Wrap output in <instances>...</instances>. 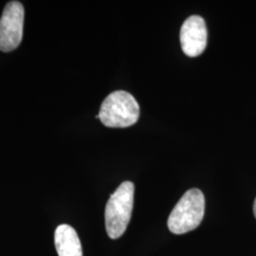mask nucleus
I'll return each instance as SVG.
<instances>
[{"label": "nucleus", "instance_id": "nucleus-1", "mask_svg": "<svg viewBox=\"0 0 256 256\" xmlns=\"http://www.w3.org/2000/svg\"><path fill=\"white\" fill-rule=\"evenodd\" d=\"M134 191V183L124 182L110 196L106 206L104 220L106 232L111 239L120 238L128 228L133 210Z\"/></svg>", "mask_w": 256, "mask_h": 256}, {"label": "nucleus", "instance_id": "nucleus-2", "mask_svg": "<svg viewBox=\"0 0 256 256\" xmlns=\"http://www.w3.org/2000/svg\"><path fill=\"white\" fill-rule=\"evenodd\" d=\"M140 117V106L129 92L116 90L102 102L99 119L106 128H124L135 124Z\"/></svg>", "mask_w": 256, "mask_h": 256}, {"label": "nucleus", "instance_id": "nucleus-3", "mask_svg": "<svg viewBox=\"0 0 256 256\" xmlns=\"http://www.w3.org/2000/svg\"><path fill=\"white\" fill-rule=\"evenodd\" d=\"M205 212L203 192L196 188L185 192L171 212L167 221L168 228L174 234H183L196 229Z\"/></svg>", "mask_w": 256, "mask_h": 256}, {"label": "nucleus", "instance_id": "nucleus-4", "mask_svg": "<svg viewBox=\"0 0 256 256\" xmlns=\"http://www.w3.org/2000/svg\"><path fill=\"white\" fill-rule=\"evenodd\" d=\"M24 7L19 1L6 4L0 18V50L9 52L20 45L23 37Z\"/></svg>", "mask_w": 256, "mask_h": 256}, {"label": "nucleus", "instance_id": "nucleus-5", "mask_svg": "<svg viewBox=\"0 0 256 256\" xmlns=\"http://www.w3.org/2000/svg\"><path fill=\"white\" fill-rule=\"evenodd\" d=\"M180 38L185 54L190 57L202 54L207 46V28L204 19L200 16L186 19L180 28Z\"/></svg>", "mask_w": 256, "mask_h": 256}, {"label": "nucleus", "instance_id": "nucleus-6", "mask_svg": "<svg viewBox=\"0 0 256 256\" xmlns=\"http://www.w3.org/2000/svg\"><path fill=\"white\" fill-rule=\"evenodd\" d=\"M54 244L58 256H82L80 238L70 225L62 224L56 228Z\"/></svg>", "mask_w": 256, "mask_h": 256}, {"label": "nucleus", "instance_id": "nucleus-7", "mask_svg": "<svg viewBox=\"0 0 256 256\" xmlns=\"http://www.w3.org/2000/svg\"><path fill=\"white\" fill-rule=\"evenodd\" d=\"M254 214L256 218V200H254Z\"/></svg>", "mask_w": 256, "mask_h": 256}]
</instances>
